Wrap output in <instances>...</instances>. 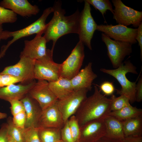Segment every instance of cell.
<instances>
[{
    "mask_svg": "<svg viewBox=\"0 0 142 142\" xmlns=\"http://www.w3.org/2000/svg\"><path fill=\"white\" fill-rule=\"evenodd\" d=\"M28 94L37 102L42 110L55 104L58 100L49 88L48 82L45 80H38Z\"/></svg>",
    "mask_w": 142,
    "mask_h": 142,
    "instance_id": "obj_13",
    "label": "cell"
},
{
    "mask_svg": "<svg viewBox=\"0 0 142 142\" xmlns=\"http://www.w3.org/2000/svg\"><path fill=\"white\" fill-rule=\"evenodd\" d=\"M53 11L52 7L47 8L44 10L42 14L38 19L22 29L14 31L3 30L1 35V40H6L11 37L12 39L8 42L6 45L3 47L2 50L6 52L11 44L22 38L43 32L46 24V20L49 14L53 12Z\"/></svg>",
    "mask_w": 142,
    "mask_h": 142,
    "instance_id": "obj_4",
    "label": "cell"
},
{
    "mask_svg": "<svg viewBox=\"0 0 142 142\" xmlns=\"http://www.w3.org/2000/svg\"><path fill=\"white\" fill-rule=\"evenodd\" d=\"M114 9L113 18L117 23L127 27L130 25L138 27L142 22V12L135 10L125 5L121 0H112Z\"/></svg>",
    "mask_w": 142,
    "mask_h": 142,
    "instance_id": "obj_9",
    "label": "cell"
},
{
    "mask_svg": "<svg viewBox=\"0 0 142 142\" xmlns=\"http://www.w3.org/2000/svg\"><path fill=\"white\" fill-rule=\"evenodd\" d=\"M7 122L9 136L16 142H25L23 129H20L16 126L10 117L8 118Z\"/></svg>",
    "mask_w": 142,
    "mask_h": 142,
    "instance_id": "obj_26",
    "label": "cell"
},
{
    "mask_svg": "<svg viewBox=\"0 0 142 142\" xmlns=\"http://www.w3.org/2000/svg\"><path fill=\"white\" fill-rule=\"evenodd\" d=\"M20 58L19 60L16 64L5 67L0 74L12 75L19 78L22 84H28L35 79V60L25 57Z\"/></svg>",
    "mask_w": 142,
    "mask_h": 142,
    "instance_id": "obj_10",
    "label": "cell"
},
{
    "mask_svg": "<svg viewBox=\"0 0 142 142\" xmlns=\"http://www.w3.org/2000/svg\"><path fill=\"white\" fill-rule=\"evenodd\" d=\"M17 19V14L13 11L0 6V25L14 23Z\"/></svg>",
    "mask_w": 142,
    "mask_h": 142,
    "instance_id": "obj_29",
    "label": "cell"
},
{
    "mask_svg": "<svg viewBox=\"0 0 142 142\" xmlns=\"http://www.w3.org/2000/svg\"><path fill=\"white\" fill-rule=\"evenodd\" d=\"M61 134L62 140L64 142H75L73 139L69 129L68 120L61 128Z\"/></svg>",
    "mask_w": 142,
    "mask_h": 142,
    "instance_id": "obj_33",
    "label": "cell"
},
{
    "mask_svg": "<svg viewBox=\"0 0 142 142\" xmlns=\"http://www.w3.org/2000/svg\"><path fill=\"white\" fill-rule=\"evenodd\" d=\"M9 138L8 126L7 123L2 124L0 128V142H8Z\"/></svg>",
    "mask_w": 142,
    "mask_h": 142,
    "instance_id": "obj_38",
    "label": "cell"
},
{
    "mask_svg": "<svg viewBox=\"0 0 142 142\" xmlns=\"http://www.w3.org/2000/svg\"><path fill=\"white\" fill-rule=\"evenodd\" d=\"M137 68L129 60L125 61L119 67L114 69L101 68L100 71L114 78L120 84L121 88L117 90V93L120 95H123L129 99L132 103L136 101L135 88L136 81L131 82L127 78L126 74L129 73L138 74Z\"/></svg>",
    "mask_w": 142,
    "mask_h": 142,
    "instance_id": "obj_3",
    "label": "cell"
},
{
    "mask_svg": "<svg viewBox=\"0 0 142 142\" xmlns=\"http://www.w3.org/2000/svg\"><path fill=\"white\" fill-rule=\"evenodd\" d=\"M101 35L102 40L106 47L108 56L113 68H117L123 63L125 57L132 53V44L113 40L103 33Z\"/></svg>",
    "mask_w": 142,
    "mask_h": 142,
    "instance_id": "obj_6",
    "label": "cell"
},
{
    "mask_svg": "<svg viewBox=\"0 0 142 142\" xmlns=\"http://www.w3.org/2000/svg\"><path fill=\"white\" fill-rule=\"evenodd\" d=\"M7 117V114L5 113L0 112V119L6 118Z\"/></svg>",
    "mask_w": 142,
    "mask_h": 142,
    "instance_id": "obj_42",
    "label": "cell"
},
{
    "mask_svg": "<svg viewBox=\"0 0 142 142\" xmlns=\"http://www.w3.org/2000/svg\"><path fill=\"white\" fill-rule=\"evenodd\" d=\"M111 99L102 94L97 86H94L91 95L83 102L74 115L80 127L86 123L103 118L111 112Z\"/></svg>",
    "mask_w": 142,
    "mask_h": 142,
    "instance_id": "obj_2",
    "label": "cell"
},
{
    "mask_svg": "<svg viewBox=\"0 0 142 142\" xmlns=\"http://www.w3.org/2000/svg\"><path fill=\"white\" fill-rule=\"evenodd\" d=\"M53 52L51 50L47 49L44 56L35 60V79L51 82L55 81L60 77V64L53 61Z\"/></svg>",
    "mask_w": 142,
    "mask_h": 142,
    "instance_id": "obj_5",
    "label": "cell"
},
{
    "mask_svg": "<svg viewBox=\"0 0 142 142\" xmlns=\"http://www.w3.org/2000/svg\"><path fill=\"white\" fill-rule=\"evenodd\" d=\"M58 142H63L62 140H60V141H59Z\"/></svg>",
    "mask_w": 142,
    "mask_h": 142,
    "instance_id": "obj_46",
    "label": "cell"
},
{
    "mask_svg": "<svg viewBox=\"0 0 142 142\" xmlns=\"http://www.w3.org/2000/svg\"><path fill=\"white\" fill-rule=\"evenodd\" d=\"M79 141L97 142L106 135V128L103 118L89 121L80 127Z\"/></svg>",
    "mask_w": 142,
    "mask_h": 142,
    "instance_id": "obj_14",
    "label": "cell"
},
{
    "mask_svg": "<svg viewBox=\"0 0 142 142\" xmlns=\"http://www.w3.org/2000/svg\"><path fill=\"white\" fill-rule=\"evenodd\" d=\"M1 74V81L3 87L21 82L19 78L8 74Z\"/></svg>",
    "mask_w": 142,
    "mask_h": 142,
    "instance_id": "obj_35",
    "label": "cell"
},
{
    "mask_svg": "<svg viewBox=\"0 0 142 142\" xmlns=\"http://www.w3.org/2000/svg\"><path fill=\"white\" fill-rule=\"evenodd\" d=\"M36 82L26 84H12L0 87V99L9 102L12 100H21L28 94Z\"/></svg>",
    "mask_w": 142,
    "mask_h": 142,
    "instance_id": "obj_19",
    "label": "cell"
},
{
    "mask_svg": "<svg viewBox=\"0 0 142 142\" xmlns=\"http://www.w3.org/2000/svg\"><path fill=\"white\" fill-rule=\"evenodd\" d=\"M37 128L38 135L42 142H58L62 140L61 128Z\"/></svg>",
    "mask_w": 142,
    "mask_h": 142,
    "instance_id": "obj_25",
    "label": "cell"
},
{
    "mask_svg": "<svg viewBox=\"0 0 142 142\" xmlns=\"http://www.w3.org/2000/svg\"><path fill=\"white\" fill-rule=\"evenodd\" d=\"M56 103L42 110L37 128L61 129L63 127L65 123Z\"/></svg>",
    "mask_w": 142,
    "mask_h": 142,
    "instance_id": "obj_16",
    "label": "cell"
},
{
    "mask_svg": "<svg viewBox=\"0 0 142 142\" xmlns=\"http://www.w3.org/2000/svg\"><path fill=\"white\" fill-rule=\"evenodd\" d=\"M92 63L89 62L85 67L81 70L74 77L70 79L74 91L86 89L91 90L93 81L97 75L93 71Z\"/></svg>",
    "mask_w": 142,
    "mask_h": 142,
    "instance_id": "obj_18",
    "label": "cell"
},
{
    "mask_svg": "<svg viewBox=\"0 0 142 142\" xmlns=\"http://www.w3.org/2000/svg\"><path fill=\"white\" fill-rule=\"evenodd\" d=\"M108 115L123 121L142 115V109L133 106L130 104L119 110L111 111Z\"/></svg>",
    "mask_w": 142,
    "mask_h": 142,
    "instance_id": "obj_24",
    "label": "cell"
},
{
    "mask_svg": "<svg viewBox=\"0 0 142 142\" xmlns=\"http://www.w3.org/2000/svg\"><path fill=\"white\" fill-rule=\"evenodd\" d=\"M97 142H123V140L118 139L105 136Z\"/></svg>",
    "mask_w": 142,
    "mask_h": 142,
    "instance_id": "obj_41",
    "label": "cell"
},
{
    "mask_svg": "<svg viewBox=\"0 0 142 142\" xmlns=\"http://www.w3.org/2000/svg\"><path fill=\"white\" fill-rule=\"evenodd\" d=\"M69 129L75 142L79 141L80 138V127L75 116L73 115L68 119Z\"/></svg>",
    "mask_w": 142,
    "mask_h": 142,
    "instance_id": "obj_30",
    "label": "cell"
},
{
    "mask_svg": "<svg viewBox=\"0 0 142 142\" xmlns=\"http://www.w3.org/2000/svg\"><path fill=\"white\" fill-rule=\"evenodd\" d=\"M2 84L1 81V74H0V87H2Z\"/></svg>",
    "mask_w": 142,
    "mask_h": 142,
    "instance_id": "obj_45",
    "label": "cell"
},
{
    "mask_svg": "<svg viewBox=\"0 0 142 142\" xmlns=\"http://www.w3.org/2000/svg\"><path fill=\"white\" fill-rule=\"evenodd\" d=\"M103 119L106 128L105 136L123 140L125 137L123 121L109 115L105 116Z\"/></svg>",
    "mask_w": 142,
    "mask_h": 142,
    "instance_id": "obj_22",
    "label": "cell"
},
{
    "mask_svg": "<svg viewBox=\"0 0 142 142\" xmlns=\"http://www.w3.org/2000/svg\"><path fill=\"white\" fill-rule=\"evenodd\" d=\"M43 33L42 32L37 34L31 40L24 41V47L20 53V57H25L35 60L45 54L47 42L44 37L42 36Z\"/></svg>",
    "mask_w": 142,
    "mask_h": 142,
    "instance_id": "obj_15",
    "label": "cell"
},
{
    "mask_svg": "<svg viewBox=\"0 0 142 142\" xmlns=\"http://www.w3.org/2000/svg\"><path fill=\"white\" fill-rule=\"evenodd\" d=\"M26 119L24 111L13 116L12 120L16 126L20 129H24L25 128Z\"/></svg>",
    "mask_w": 142,
    "mask_h": 142,
    "instance_id": "obj_32",
    "label": "cell"
},
{
    "mask_svg": "<svg viewBox=\"0 0 142 142\" xmlns=\"http://www.w3.org/2000/svg\"><path fill=\"white\" fill-rule=\"evenodd\" d=\"M23 131L25 142H42L38 135L37 128H25Z\"/></svg>",
    "mask_w": 142,
    "mask_h": 142,
    "instance_id": "obj_31",
    "label": "cell"
},
{
    "mask_svg": "<svg viewBox=\"0 0 142 142\" xmlns=\"http://www.w3.org/2000/svg\"><path fill=\"white\" fill-rule=\"evenodd\" d=\"M84 1V8L80 14L78 34L79 40L92 50L91 40L98 25L92 15L90 4L86 0Z\"/></svg>",
    "mask_w": 142,
    "mask_h": 142,
    "instance_id": "obj_8",
    "label": "cell"
},
{
    "mask_svg": "<svg viewBox=\"0 0 142 142\" xmlns=\"http://www.w3.org/2000/svg\"><path fill=\"white\" fill-rule=\"evenodd\" d=\"M8 142H16L13 140L11 137L9 136Z\"/></svg>",
    "mask_w": 142,
    "mask_h": 142,
    "instance_id": "obj_44",
    "label": "cell"
},
{
    "mask_svg": "<svg viewBox=\"0 0 142 142\" xmlns=\"http://www.w3.org/2000/svg\"><path fill=\"white\" fill-rule=\"evenodd\" d=\"M99 87L100 91L103 92L104 95H112L115 90L113 83L107 81L104 82Z\"/></svg>",
    "mask_w": 142,
    "mask_h": 142,
    "instance_id": "obj_36",
    "label": "cell"
},
{
    "mask_svg": "<svg viewBox=\"0 0 142 142\" xmlns=\"http://www.w3.org/2000/svg\"><path fill=\"white\" fill-rule=\"evenodd\" d=\"M135 97L136 101L139 102L142 100V76H139L138 82L135 88Z\"/></svg>",
    "mask_w": 142,
    "mask_h": 142,
    "instance_id": "obj_37",
    "label": "cell"
},
{
    "mask_svg": "<svg viewBox=\"0 0 142 142\" xmlns=\"http://www.w3.org/2000/svg\"><path fill=\"white\" fill-rule=\"evenodd\" d=\"M88 91L86 89L74 91L66 98L58 100L56 102V104L62 115L64 123L71 116L75 114L87 97Z\"/></svg>",
    "mask_w": 142,
    "mask_h": 142,
    "instance_id": "obj_11",
    "label": "cell"
},
{
    "mask_svg": "<svg viewBox=\"0 0 142 142\" xmlns=\"http://www.w3.org/2000/svg\"><path fill=\"white\" fill-rule=\"evenodd\" d=\"M0 6L23 17L36 15L40 11L37 6L32 5L27 0H3Z\"/></svg>",
    "mask_w": 142,
    "mask_h": 142,
    "instance_id": "obj_17",
    "label": "cell"
},
{
    "mask_svg": "<svg viewBox=\"0 0 142 142\" xmlns=\"http://www.w3.org/2000/svg\"><path fill=\"white\" fill-rule=\"evenodd\" d=\"M9 102L11 104L10 108L13 116L25 111L23 105L20 100H12Z\"/></svg>",
    "mask_w": 142,
    "mask_h": 142,
    "instance_id": "obj_34",
    "label": "cell"
},
{
    "mask_svg": "<svg viewBox=\"0 0 142 142\" xmlns=\"http://www.w3.org/2000/svg\"><path fill=\"white\" fill-rule=\"evenodd\" d=\"M90 5L99 10L104 17V15L107 10L110 11L113 14L114 9L111 3L108 0H86Z\"/></svg>",
    "mask_w": 142,
    "mask_h": 142,
    "instance_id": "obj_27",
    "label": "cell"
},
{
    "mask_svg": "<svg viewBox=\"0 0 142 142\" xmlns=\"http://www.w3.org/2000/svg\"><path fill=\"white\" fill-rule=\"evenodd\" d=\"M84 45L79 40L68 58L60 64V77L71 79L79 72L85 57Z\"/></svg>",
    "mask_w": 142,
    "mask_h": 142,
    "instance_id": "obj_7",
    "label": "cell"
},
{
    "mask_svg": "<svg viewBox=\"0 0 142 142\" xmlns=\"http://www.w3.org/2000/svg\"><path fill=\"white\" fill-rule=\"evenodd\" d=\"M110 99L111 111L119 110L130 104L129 98L124 95H120L119 97H116L113 94Z\"/></svg>",
    "mask_w": 142,
    "mask_h": 142,
    "instance_id": "obj_28",
    "label": "cell"
},
{
    "mask_svg": "<svg viewBox=\"0 0 142 142\" xmlns=\"http://www.w3.org/2000/svg\"><path fill=\"white\" fill-rule=\"evenodd\" d=\"M97 30L114 40L129 43L132 44L137 42L136 38L137 28H129L118 24H100L98 25Z\"/></svg>",
    "mask_w": 142,
    "mask_h": 142,
    "instance_id": "obj_12",
    "label": "cell"
},
{
    "mask_svg": "<svg viewBox=\"0 0 142 142\" xmlns=\"http://www.w3.org/2000/svg\"><path fill=\"white\" fill-rule=\"evenodd\" d=\"M2 25H0V42L1 39V35L2 32L3 31Z\"/></svg>",
    "mask_w": 142,
    "mask_h": 142,
    "instance_id": "obj_43",
    "label": "cell"
},
{
    "mask_svg": "<svg viewBox=\"0 0 142 142\" xmlns=\"http://www.w3.org/2000/svg\"><path fill=\"white\" fill-rule=\"evenodd\" d=\"M20 100L23 105L26 115L25 128H37L42 111L38 103L28 93Z\"/></svg>",
    "mask_w": 142,
    "mask_h": 142,
    "instance_id": "obj_20",
    "label": "cell"
},
{
    "mask_svg": "<svg viewBox=\"0 0 142 142\" xmlns=\"http://www.w3.org/2000/svg\"><path fill=\"white\" fill-rule=\"evenodd\" d=\"M137 28V32L136 39L138 42L140 49V57L142 60V22L139 25Z\"/></svg>",
    "mask_w": 142,
    "mask_h": 142,
    "instance_id": "obj_39",
    "label": "cell"
},
{
    "mask_svg": "<svg viewBox=\"0 0 142 142\" xmlns=\"http://www.w3.org/2000/svg\"><path fill=\"white\" fill-rule=\"evenodd\" d=\"M48 86L58 100L66 98L74 91L70 79L62 77L55 81L48 82Z\"/></svg>",
    "mask_w": 142,
    "mask_h": 142,
    "instance_id": "obj_21",
    "label": "cell"
},
{
    "mask_svg": "<svg viewBox=\"0 0 142 142\" xmlns=\"http://www.w3.org/2000/svg\"><path fill=\"white\" fill-rule=\"evenodd\" d=\"M52 7L53 16L46 24L43 34L47 43L53 41L51 50L53 51L55 43L60 37L68 34L78 33L80 13L78 9L72 15L65 16V10L62 8L60 1L55 2Z\"/></svg>",
    "mask_w": 142,
    "mask_h": 142,
    "instance_id": "obj_1",
    "label": "cell"
},
{
    "mask_svg": "<svg viewBox=\"0 0 142 142\" xmlns=\"http://www.w3.org/2000/svg\"><path fill=\"white\" fill-rule=\"evenodd\" d=\"M125 137L142 136V115L123 121Z\"/></svg>",
    "mask_w": 142,
    "mask_h": 142,
    "instance_id": "obj_23",
    "label": "cell"
},
{
    "mask_svg": "<svg viewBox=\"0 0 142 142\" xmlns=\"http://www.w3.org/2000/svg\"><path fill=\"white\" fill-rule=\"evenodd\" d=\"M123 142H142V136H129L124 137Z\"/></svg>",
    "mask_w": 142,
    "mask_h": 142,
    "instance_id": "obj_40",
    "label": "cell"
},
{
    "mask_svg": "<svg viewBox=\"0 0 142 142\" xmlns=\"http://www.w3.org/2000/svg\"><path fill=\"white\" fill-rule=\"evenodd\" d=\"M76 142H81V141H77Z\"/></svg>",
    "mask_w": 142,
    "mask_h": 142,
    "instance_id": "obj_47",
    "label": "cell"
}]
</instances>
